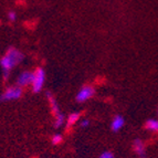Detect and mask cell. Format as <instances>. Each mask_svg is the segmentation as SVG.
Returning a JSON list of instances; mask_svg holds the SVG:
<instances>
[{
	"label": "cell",
	"mask_w": 158,
	"mask_h": 158,
	"mask_svg": "<svg viewBox=\"0 0 158 158\" xmlns=\"http://www.w3.org/2000/svg\"><path fill=\"white\" fill-rule=\"evenodd\" d=\"M24 59L23 53H21L19 50L15 49V48H9L7 53L1 58L0 60V65L3 71V77L8 79L9 72L12 70L16 65L19 63H21Z\"/></svg>",
	"instance_id": "1"
},
{
	"label": "cell",
	"mask_w": 158,
	"mask_h": 158,
	"mask_svg": "<svg viewBox=\"0 0 158 158\" xmlns=\"http://www.w3.org/2000/svg\"><path fill=\"white\" fill-rule=\"evenodd\" d=\"M45 82V72L43 69L39 68L37 69V71L33 72V81H32V90L34 93H38L42 90L43 85Z\"/></svg>",
	"instance_id": "2"
},
{
	"label": "cell",
	"mask_w": 158,
	"mask_h": 158,
	"mask_svg": "<svg viewBox=\"0 0 158 158\" xmlns=\"http://www.w3.org/2000/svg\"><path fill=\"white\" fill-rule=\"evenodd\" d=\"M22 95V89L20 86H10L8 89H6L5 92L0 95V101H13L18 100L21 98Z\"/></svg>",
	"instance_id": "3"
},
{
	"label": "cell",
	"mask_w": 158,
	"mask_h": 158,
	"mask_svg": "<svg viewBox=\"0 0 158 158\" xmlns=\"http://www.w3.org/2000/svg\"><path fill=\"white\" fill-rule=\"evenodd\" d=\"M95 91L93 89V86L91 85H85L79 91V93L77 94V101L80 103H83V102H86L87 100H90L92 98L93 95H94Z\"/></svg>",
	"instance_id": "4"
},
{
	"label": "cell",
	"mask_w": 158,
	"mask_h": 158,
	"mask_svg": "<svg viewBox=\"0 0 158 158\" xmlns=\"http://www.w3.org/2000/svg\"><path fill=\"white\" fill-rule=\"evenodd\" d=\"M32 81H33V72L23 71L19 74V77H17V85L20 87H23L31 84Z\"/></svg>",
	"instance_id": "5"
},
{
	"label": "cell",
	"mask_w": 158,
	"mask_h": 158,
	"mask_svg": "<svg viewBox=\"0 0 158 158\" xmlns=\"http://www.w3.org/2000/svg\"><path fill=\"white\" fill-rule=\"evenodd\" d=\"M125 124V119L122 115H116L115 117L112 121L111 128L113 132H118L119 129H122V127L124 126Z\"/></svg>",
	"instance_id": "6"
},
{
	"label": "cell",
	"mask_w": 158,
	"mask_h": 158,
	"mask_svg": "<svg viewBox=\"0 0 158 158\" xmlns=\"http://www.w3.org/2000/svg\"><path fill=\"white\" fill-rule=\"evenodd\" d=\"M133 147L134 150L136 152V154L139 156L140 158H146V154H145V146H144V143L140 139H135L133 143Z\"/></svg>",
	"instance_id": "7"
},
{
	"label": "cell",
	"mask_w": 158,
	"mask_h": 158,
	"mask_svg": "<svg viewBox=\"0 0 158 158\" xmlns=\"http://www.w3.org/2000/svg\"><path fill=\"white\" fill-rule=\"evenodd\" d=\"M47 96H48V100H49V103H50V106H51V110H52L53 115L58 116V115H60V114H62L60 111V108H59V105H58V103H56V98H54V96H53L50 92H47Z\"/></svg>",
	"instance_id": "8"
},
{
	"label": "cell",
	"mask_w": 158,
	"mask_h": 158,
	"mask_svg": "<svg viewBox=\"0 0 158 158\" xmlns=\"http://www.w3.org/2000/svg\"><path fill=\"white\" fill-rule=\"evenodd\" d=\"M145 127L147 131L154 133H158V119L156 118H150L146 122Z\"/></svg>",
	"instance_id": "9"
},
{
	"label": "cell",
	"mask_w": 158,
	"mask_h": 158,
	"mask_svg": "<svg viewBox=\"0 0 158 158\" xmlns=\"http://www.w3.org/2000/svg\"><path fill=\"white\" fill-rule=\"evenodd\" d=\"M64 121H65V118H64L63 114H60V115H58V116H54V127H56V128H60V127H62L64 125Z\"/></svg>",
	"instance_id": "10"
},
{
	"label": "cell",
	"mask_w": 158,
	"mask_h": 158,
	"mask_svg": "<svg viewBox=\"0 0 158 158\" xmlns=\"http://www.w3.org/2000/svg\"><path fill=\"white\" fill-rule=\"evenodd\" d=\"M79 116H80V113H73L71 114V115L68 117V122H66V124H68V126H73L75 123L77 122V119H79Z\"/></svg>",
	"instance_id": "11"
},
{
	"label": "cell",
	"mask_w": 158,
	"mask_h": 158,
	"mask_svg": "<svg viewBox=\"0 0 158 158\" xmlns=\"http://www.w3.org/2000/svg\"><path fill=\"white\" fill-rule=\"evenodd\" d=\"M62 140H63V136L61 134H54L52 136V143L54 145H58V144L62 143Z\"/></svg>",
	"instance_id": "12"
},
{
	"label": "cell",
	"mask_w": 158,
	"mask_h": 158,
	"mask_svg": "<svg viewBox=\"0 0 158 158\" xmlns=\"http://www.w3.org/2000/svg\"><path fill=\"white\" fill-rule=\"evenodd\" d=\"M98 158H114V154L112 153V152L105 150V152H103V153L101 154Z\"/></svg>",
	"instance_id": "13"
},
{
	"label": "cell",
	"mask_w": 158,
	"mask_h": 158,
	"mask_svg": "<svg viewBox=\"0 0 158 158\" xmlns=\"http://www.w3.org/2000/svg\"><path fill=\"white\" fill-rule=\"evenodd\" d=\"M16 18H17V13L15 12V11H9V12H8L9 21H11V22L16 21Z\"/></svg>",
	"instance_id": "14"
},
{
	"label": "cell",
	"mask_w": 158,
	"mask_h": 158,
	"mask_svg": "<svg viewBox=\"0 0 158 158\" xmlns=\"http://www.w3.org/2000/svg\"><path fill=\"white\" fill-rule=\"evenodd\" d=\"M90 125V121L89 119H83V121L80 123V126L81 127H83V128H85V127H87Z\"/></svg>",
	"instance_id": "15"
},
{
	"label": "cell",
	"mask_w": 158,
	"mask_h": 158,
	"mask_svg": "<svg viewBox=\"0 0 158 158\" xmlns=\"http://www.w3.org/2000/svg\"><path fill=\"white\" fill-rule=\"evenodd\" d=\"M157 112H158V110H157Z\"/></svg>",
	"instance_id": "16"
}]
</instances>
